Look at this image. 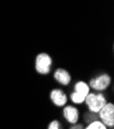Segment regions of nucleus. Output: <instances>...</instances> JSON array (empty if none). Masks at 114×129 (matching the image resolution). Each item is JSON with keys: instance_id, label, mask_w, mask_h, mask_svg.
<instances>
[{"instance_id": "1", "label": "nucleus", "mask_w": 114, "mask_h": 129, "mask_svg": "<svg viewBox=\"0 0 114 129\" xmlns=\"http://www.w3.org/2000/svg\"><path fill=\"white\" fill-rule=\"evenodd\" d=\"M84 102L86 103L87 107L90 113L98 114L101 109L107 103V100L105 98L104 94H95V93H88L85 97Z\"/></svg>"}, {"instance_id": "2", "label": "nucleus", "mask_w": 114, "mask_h": 129, "mask_svg": "<svg viewBox=\"0 0 114 129\" xmlns=\"http://www.w3.org/2000/svg\"><path fill=\"white\" fill-rule=\"evenodd\" d=\"M89 93V86L84 82H77L74 86V92L70 95L71 100L75 104L83 103L85 100V97Z\"/></svg>"}, {"instance_id": "3", "label": "nucleus", "mask_w": 114, "mask_h": 129, "mask_svg": "<svg viewBox=\"0 0 114 129\" xmlns=\"http://www.w3.org/2000/svg\"><path fill=\"white\" fill-rule=\"evenodd\" d=\"M51 57L46 53H40L35 60V69L40 74H47L51 68Z\"/></svg>"}, {"instance_id": "4", "label": "nucleus", "mask_w": 114, "mask_h": 129, "mask_svg": "<svg viewBox=\"0 0 114 129\" xmlns=\"http://www.w3.org/2000/svg\"><path fill=\"white\" fill-rule=\"evenodd\" d=\"M101 119V122L106 127L114 126V104L111 102H107L98 113Z\"/></svg>"}, {"instance_id": "5", "label": "nucleus", "mask_w": 114, "mask_h": 129, "mask_svg": "<svg viewBox=\"0 0 114 129\" xmlns=\"http://www.w3.org/2000/svg\"><path fill=\"white\" fill-rule=\"evenodd\" d=\"M111 83V79L108 74L104 73V74H101V76L95 78V79H91L89 81V86L95 89L97 91H103L109 87V85Z\"/></svg>"}, {"instance_id": "6", "label": "nucleus", "mask_w": 114, "mask_h": 129, "mask_svg": "<svg viewBox=\"0 0 114 129\" xmlns=\"http://www.w3.org/2000/svg\"><path fill=\"white\" fill-rule=\"evenodd\" d=\"M64 118L70 124H76L79 119V112L73 105H66L63 110Z\"/></svg>"}, {"instance_id": "7", "label": "nucleus", "mask_w": 114, "mask_h": 129, "mask_svg": "<svg viewBox=\"0 0 114 129\" xmlns=\"http://www.w3.org/2000/svg\"><path fill=\"white\" fill-rule=\"evenodd\" d=\"M49 97L57 106L61 107V106H65L67 104L68 98H67V95L60 89H54L53 91L50 92L49 94Z\"/></svg>"}, {"instance_id": "8", "label": "nucleus", "mask_w": 114, "mask_h": 129, "mask_svg": "<svg viewBox=\"0 0 114 129\" xmlns=\"http://www.w3.org/2000/svg\"><path fill=\"white\" fill-rule=\"evenodd\" d=\"M54 77L58 83H60L61 85H64V86L69 85L71 82V76L66 69H63V68L57 69L55 74H54Z\"/></svg>"}, {"instance_id": "9", "label": "nucleus", "mask_w": 114, "mask_h": 129, "mask_svg": "<svg viewBox=\"0 0 114 129\" xmlns=\"http://www.w3.org/2000/svg\"><path fill=\"white\" fill-rule=\"evenodd\" d=\"M84 129H108V127H106L100 120H95L88 123V125Z\"/></svg>"}, {"instance_id": "10", "label": "nucleus", "mask_w": 114, "mask_h": 129, "mask_svg": "<svg viewBox=\"0 0 114 129\" xmlns=\"http://www.w3.org/2000/svg\"><path fill=\"white\" fill-rule=\"evenodd\" d=\"M47 129H62V127H61V124H60L59 121L54 120V121H51L48 124V128Z\"/></svg>"}, {"instance_id": "11", "label": "nucleus", "mask_w": 114, "mask_h": 129, "mask_svg": "<svg viewBox=\"0 0 114 129\" xmlns=\"http://www.w3.org/2000/svg\"><path fill=\"white\" fill-rule=\"evenodd\" d=\"M70 129H83V128H82L81 125H74L73 127H71Z\"/></svg>"}]
</instances>
